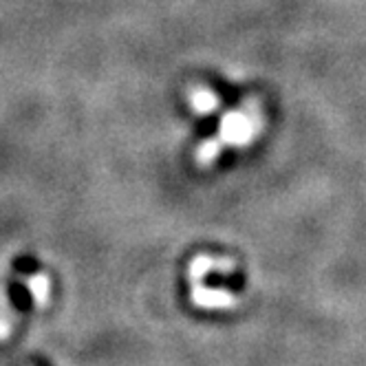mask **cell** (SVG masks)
<instances>
[{"label":"cell","mask_w":366,"mask_h":366,"mask_svg":"<svg viewBox=\"0 0 366 366\" xmlns=\"http://www.w3.org/2000/svg\"><path fill=\"white\" fill-rule=\"evenodd\" d=\"M192 104L199 113H212L214 107H217V97L210 93V91H194L192 93Z\"/></svg>","instance_id":"cell-5"},{"label":"cell","mask_w":366,"mask_h":366,"mask_svg":"<svg viewBox=\"0 0 366 366\" xmlns=\"http://www.w3.org/2000/svg\"><path fill=\"white\" fill-rule=\"evenodd\" d=\"M29 292L34 296V302L36 307H46L49 302V278L44 274H34L29 278Z\"/></svg>","instance_id":"cell-3"},{"label":"cell","mask_w":366,"mask_h":366,"mask_svg":"<svg viewBox=\"0 0 366 366\" xmlns=\"http://www.w3.org/2000/svg\"><path fill=\"white\" fill-rule=\"evenodd\" d=\"M221 150V142L219 139H210V142H205L199 150H197V164L199 166H207L210 164L214 157H217V152Z\"/></svg>","instance_id":"cell-6"},{"label":"cell","mask_w":366,"mask_h":366,"mask_svg":"<svg viewBox=\"0 0 366 366\" xmlns=\"http://www.w3.org/2000/svg\"><path fill=\"white\" fill-rule=\"evenodd\" d=\"M210 269H219V272H232V265L227 263H212L210 258H197L194 263H192V267H190V276H192V280H201L207 272Z\"/></svg>","instance_id":"cell-4"},{"label":"cell","mask_w":366,"mask_h":366,"mask_svg":"<svg viewBox=\"0 0 366 366\" xmlns=\"http://www.w3.org/2000/svg\"><path fill=\"white\" fill-rule=\"evenodd\" d=\"M192 302L199 307H225L232 302V296L221 290H207V287L197 282L192 290Z\"/></svg>","instance_id":"cell-1"},{"label":"cell","mask_w":366,"mask_h":366,"mask_svg":"<svg viewBox=\"0 0 366 366\" xmlns=\"http://www.w3.org/2000/svg\"><path fill=\"white\" fill-rule=\"evenodd\" d=\"M14 322H16V316L11 311V305H7L5 294L0 292V342H7V340L11 337Z\"/></svg>","instance_id":"cell-2"}]
</instances>
